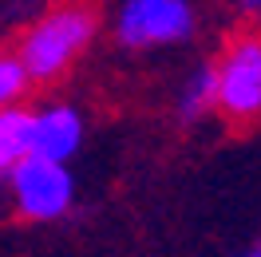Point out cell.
<instances>
[{"instance_id": "1", "label": "cell", "mask_w": 261, "mask_h": 257, "mask_svg": "<svg viewBox=\"0 0 261 257\" xmlns=\"http://www.w3.org/2000/svg\"><path fill=\"white\" fill-rule=\"evenodd\" d=\"M95 36H99L95 8L87 0H64L28 24V32L20 36L12 56L20 60L24 75L32 83H56L80 64V56L95 44Z\"/></svg>"}, {"instance_id": "10", "label": "cell", "mask_w": 261, "mask_h": 257, "mask_svg": "<svg viewBox=\"0 0 261 257\" xmlns=\"http://www.w3.org/2000/svg\"><path fill=\"white\" fill-rule=\"evenodd\" d=\"M238 257H261V238L253 241V245H249V249H245V253H238Z\"/></svg>"}, {"instance_id": "4", "label": "cell", "mask_w": 261, "mask_h": 257, "mask_svg": "<svg viewBox=\"0 0 261 257\" xmlns=\"http://www.w3.org/2000/svg\"><path fill=\"white\" fill-rule=\"evenodd\" d=\"M4 182H8V202L24 222H60L75 206V174L67 162L24 155L4 174Z\"/></svg>"}, {"instance_id": "6", "label": "cell", "mask_w": 261, "mask_h": 257, "mask_svg": "<svg viewBox=\"0 0 261 257\" xmlns=\"http://www.w3.org/2000/svg\"><path fill=\"white\" fill-rule=\"evenodd\" d=\"M214 107H218V103H214V71H210V64H202L178 83L174 111H178L182 123H202V119L214 115Z\"/></svg>"}, {"instance_id": "2", "label": "cell", "mask_w": 261, "mask_h": 257, "mask_svg": "<svg viewBox=\"0 0 261 257\" xmlns=\"http://www.w3.org/2000/svg\"><path fill=\"white\" fill-rule=\"evenodd\" d=\"M214 71V115L233 127L261 119V28H242L222 44Z\"/></svg>"}, {"instance_id": "3", "label": "cell", "mask_w": 261, "mask_h": 257, "mask_svg": "<svg viewBox=\"0 0 261 257\" xmlns=\"http://www.w3.org/2000/svg\"><path fill=\"white\" fill-rule=\"evenodd\" d=\"M111 32L130 52L178 48L198 32V8L194 0H119Z\"/></svg>"}, {"instance_id": "9", "label": "cell", "mask_w": 261, "mask_h": 257, "mask_svg": "<svg viewBox=\"0 0 261 257\" xmlns=\"http://www.w3.org/2000/svg\"><path fill=\"white\" fill-rule=\"evenodd\" d=\"M233 4H238V12H242V16L261 20V0H233Z\"/></svg>"}, {"instance_id": "5", "label": "cell", "mask_w": 261, "mask_h": 257, "mask_svg": "<svg viewBox=\"0 0 261 257\" xmlns=\"http://www.w3.org/2000/svg\"><path fill=\"white\" fill-rule=\"evenodd\" d=\"M28 135H32V155H44V159L56 162H71L83 146V135H87V119L75 103H40L28 115Z\"/></svg>"}, {"instance_id": "8", "label": "cell", "mask_w": 261, "mask_h": 257, "mask_svg": "<svg viewBox=\"0 0 261 257\" xmlns=\"http://www.w3.org/2000/svg\"><path fill=\"white\" fill-rule=\"evenodd\" d=\"M28 87H32V80L24 75V67H20L16 56H0V111L12 107V103H20Z\"/></svg>"}, {"instance_id": "7", "label": "cell", "mask_w": 261, "mask_h": 257, "mask_svg": "<svg viewBox=\"0 0 261 257\" xmlns=\"http://www.w3.org/2000/svg\"><path fill=\"white\" fill-rule=\"evenodd\" d=\"M28 115H32V107H24V103H12V107L0 111V178L8 174L24 155H32Z\"/></svg>"}]
</instances>
